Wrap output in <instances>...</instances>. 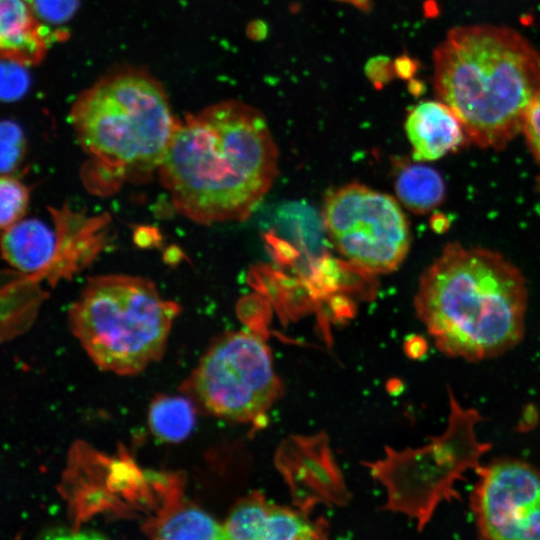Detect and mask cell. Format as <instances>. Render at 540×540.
<instances>
[{
    "label": "cell",
    "mask_w": 540,
    "mask_h": 540,
    "mask_svg": "<svg viewBox=\"0 0 540 540\" xmlns=\"http://www.w3.org/2000/svg\"><path fill=\"white\" fill-rule=\"evenodd\" d=\"M278 159L263 114L228 100L179 122L158 172L179 214L212 225L247 219L271 189Z\"/></svg>",
    "instance_id": "obj_1"
},
{
    "label": "cell",
    "mask_w": 540,
    "mask_h": 540,
    "mask_svg": "<svg viewBox=\"0 0 540 540\" xmlns=\"http://www.w3.org/2000/svg\"><path fill=\"white\" fill-rule=\"evenodd\" d=\"M414 304L437 348L450 357L489 359L524 336L525 279L489 249L448 244L421 276Z\"/></svg>",
    "instance_id": "obj_2"
},
{
    "label": "cell",
    "mask_w": 540,
    "mask_h": 540,
    "mask_svg": "<svg viewBox=\"0 0 540 540\" xmlns=\"http://www.w3.org/2000/svg\"><path fill=\"white\" fill-rule=\"evenodd\" d=\"M436 96L481 148L502 149L540 92V55L517 31L490 24L451 29L433 52Z\"/></svg>",
    "instance_id": "obj_3"
},
{
    "label": "cell",
    "mask_w": 540,
    "mask_h": 540,
    "mask_svg": "<svg viewBox=\"0 0 540 540\" xmlns=\"http://www.w3.org/2000/svg\"><path fill=\"white\" fill-rule=\"evenodd\" d=\"M71 124L93 170L116 181H144L158 172L180 122L162 85L141 70L98 80L71 107Z\"/></svg>",
    "instance_id": "obj_4"
},
{
    "label": "cell",
    "mask_w": 540,
    "mask_h": 540,
    "mask_svg": "<svg viewBox=\"0 0 540 540\" xmlns=\"http://www.w3.org/2000/svg\"><path fill=\"white\" fill-rule=\"evenodd\" d=\"M180 306L148 278L127 274L88 279L68 311L69 326L101 370L135 375L164 353Z\"/></svg>",
    "instance_id": "obj_5"
},
{
    "label": "cell",
    "mask_w": 540,
    "mask_h": 540,
    "mask_svg": "<svg viewBox=\"0 0 540 540\" xmlns=\"http://www.w3.org/2000/svg\"><path fill=\"white\" fill-rule=\"evenodd\" d=\"M181 390L214 416L251 422L280 397L282 384L265 341L235 331L211 343Z\"/></svg>",
    "instance_id": "obj_6"
},
{
    "label": "cell",
    "mask_w": 540,
    "mask_h": 540,
    "mask_svg": "<svg viewBox=\"0 0 540 540\" xmlns=\"http://www.w3.org/2000/svg\"><path fill=\"white\" fill-rule=\"evenodd\" d=\"M322 216L336 249L362 270L390 273L406 258L410 228L394 197L350 183L329 192Z\"/></svg>",
    "instance_id": "obj_7"
},
{
    "label": "cell",
    "mask_w": 540,
    "mask_h": 540,
    "mask_svg": "<svg viewBox=\"0 0 540 540\" xmlns=\"http://www.w3.org/2000/svg\"><path fill=\"white\" fill-rule=\"evenodd\" d=\"M477 474L470 502L479 537L540 540V472L505 458L478 467Z\"/></svg>",
    "instance_id": "obj_8"
},
{
    "label": "cell",
    "mask_w": 540,
    "mask_h": 540,
    "mask_svg": "<svg viewBox=\"0 0 540 540\" xmlns=\"http://www.w3.org/2000/svg\"><path fill=\"white\" fill-rule=\"evenodd\" d=\"M57 232V253L47 277L51 284L71 277L91 262L105 245L109 219L86 216L66 206L51 209Z\"/></svg>",
    "instance_id": "obj_9"
},
{
    "label": "cell",
    "mask_w": 540,
    "mask_h": 540,
    "mask_svg": "<svg viewBox=\"0 0 540 540\" xmlns=\"http://www.w3.org/2000/svg\"><path fill=\"white\" fill-rule=\"evenodd\" d=\"M405 130L417 162L434 161L456 151L466 136L459 119L441 101L415 106L407 116Z\"/></svg>",
    "instance_id": "obj_10"
},
{
    "label": "cell",
    "mask_w": 540,
    "mask_h": 540,
    "mask_svg": "<svg viewBox=\"0 0 540 540\" xmlns=\"http://www.w3.org/2000/svg\"><path fill=\"white\" fill-rule=\"evenodd\" d=\"M2 256L21 275L47 279L57 253L56 228L39 219H21L2 230Z\"/></svg>",
    "instance_id": "obj_11"
},
{
    "label": "cell",
    "mask_w": 540,
    "mask_h": 540,
    "mask_svg": "<svg viewBox=\"0 0 540 540\" xmlns=\"http://www.w3.org/2000/svg\"><path fill=\"white\" fill-rule=\"evenodd\" d=\"M47 34L31 0H0V52L3 59L36 65L47 51Z\"/></svg>",
    "instance_id": "obj_12"
},
{
    "label": "cell",
    "mask_w": 540,
    "mask_h": 540,
    "mask_svg": "<svg viewBox=\"0 0 540 540\" xmlns=\"http://www.w3.org/2000/svg\"><path fill=\"white\" fill-rule=\"evenodd\" d=\"M143 532L153 539H225L223 525L192 502L179 489L165 494L158 513L145 521Z\"/></svg>",
    "instance_id": "obj_13"
},
{
    "label": "cell",
    "mask_w": 540,
    "mask_h": 540,
    "mask_svg": "<svg viewBox=\"0 0 540 540\" xmlns=\"http://www.w3.org/2000/svg\"><path fill=\"white\" fill-rule=\"evenodd\" d=\"M395 191L401 204L414 213H426L444 198L445 186L440 174L428 165L404 166L395 180Z\"/></svg>",
    "instance_id": "obj_14"
},
{
    "label": "cell",
    "mask_w": 540,
    "mask_h": 540,
    "mask_svg": "<svg viewBox=\"0 0 540 540\" xmlns=\"http://www.w3.org/2000/svg\"><path fill=\"white\" fill-rule=\"evenodd\" d=\"M326 534V523L321 519H310L304 509L296 510L269 502L259 540L322 539Z\"/></svg>",
    "instance_id": "obj_15"
},
{
    "label": "cell",
    "mask_w": 540,
    "mask_h": 540,
    "mask_svg": "<svg viewBox=\"0 0 540 540\" xmlns=\"http://www.w3.org/2000/svg\"><path fill=\"white\" fill-rule=\"evenodd\" d=\"M148 423L159 439L170 443L180 442L189 436L194 427V405L185 397L160 395L150 404Z\"/></svg>",
    "instance_id": "obj_16"
},
{
    "label": "cell",
    "mask_w": 540,
    "mask_h": 540,
    "mask_svg": "<svg viewBox=\"0 0 540 540\" xmlns=\"http://www.w3.org/2000/svg\"><path fill=\"white\" fill-rule=\"evenodd\" d=\"M268 503L265 496L257 491L238 500L222 524L225 539L259 540Z\"/></svg>",
    "instance_id": "obj_17"
},
{
    "label": "cell",
    "mask_w": 540,
    "mask_h": 540,
    "mask_svg": "<svg viewBox=\"0 0 540 540\" xmlns=\"http://www.w3.org/2000/svg\"><path fill=\"white\" fill-rule=\"evenodd\" d=\"M29 200L27 187L11 174H2L0 179V227L5 230L20 221Z\"/></svg>",
    "instance_id": "obj_18"
},
{
    "label": "cell",
    "mask_w": 540,
    "mask_h": 540,
    "mask_svg": "<svg viewBox=\"0 0 540 540\" xmlns=\"http://www.w3.org/2000/svg\"><path fill=\"white\" fill-rule=\"evenodd\" d=\"M1 152L0 169L1 174H12L20 164L25 151V138L23 131L18 124L11 120L1 123L0 129Z\"/></svg>",
    "instance_id": "obj_19"
},
{
    "label": "cell",
    "mask_w": 540,
    "mask_h": 540,
    "mask_svg": "<svg viewBox=\"0 0 540 540\" xmlns=\"http://www.w3.org/2000/svg\"><path fill=\"white\" fill-rule=\"evenodd\" d=\"M39 19L51 24L68 21L78 7V0H31Z\"/></svg>",
    "instance_id": "obj_20"
},
{
    "label": "cell",
    "mask_w": 540,
    "mask_h": 540,
    "mask_svg": "<svg viewBox=\"0 0 540 540\" xmlns=\"http://www.w3.org/2000/svg\"><path fill=\"white\" fill-rule=\"evenodd\" d=\"M6 65L2 64V98L7 100H12L23 94L25 91L28 81L27 74L25 73L21 66L14 61L6 60Z\"/></svg>",
    "instance_id": "obj_21"
},
{
    "label": "cell",
    "mask_w": 540,
    "mask_h": 540,
    "mask_svg": "<svg viewBox=\"0 0 540 540\" xmlns=\"http://www.w3.org/2000/svg\"><path fill=\"white\" fill-rule=\"evenodd\" d=\"M529 149L540 165V92L532 101L523 125Z\"/></svg>",
    "instance_id": "obj_22"
},
{
    "label": "cell",
    "mask_w": 540,
    "mask_h": 540,
    "mask_svg": "<svg viewBox=\"0 0 540 540\" xmlns=\"http://www.w3.org/2000/svg\"><path fill=\"white\" fill-rule=\"evenodd\" d=\"M366 75L376 88H382L394 76V63L384 56L370 59L366 64Z\"/></svg>",
    "instance_id": "obj_23"
},
{
    "label": "cell",
    "mask_w": 540,
    "mask_h": 540,
    "mask_svg": "<svg viewBox=\"0 0 540 540\" xmlns=\"http://www.w3.org/2000/svg\"><path fill=\"white\" fill-rule=\"evenodd\" d=\"M394 68L395 73L404 79L411 77L416 71L414 61L407 56H402L396 59L394 62Z\"/></svg>",
    "instance_id": "obj_24"
},
{
    "label": "cell",
    "mask_w": 540,
    "mask_h": 540,
    "mask_svg": "<svg viewBox=\"0 0 540 540\" xmlns=\"http://www.w3.org/2000/svg\"><path fill=\"white\" fill-rule=\"evenodd\" d=\"M268 28L265 24V22L261 20H256L251 22L248 25V36L254 40H261L263 39L267 34Z\"/></svg>",
    "instance_id": "obj_25"
},
{
    "label": "cell",
    "mask_w": 540,
    "mask_h": 540,
    "mask_svg": "<svg viewBox=\"0 0 540 540\" xmlns=\"http://www.w3.org/2000/svg\"><path fill=\"white\" fill-rule=\"evenodd\" d=\"M341 1L351 3L365 11L368 10L369 6L371 5L370 0H341Z\"/></svg>",
    "instance_id": "obj_26"
}]
</instances>
